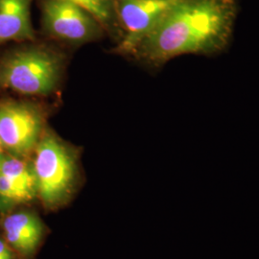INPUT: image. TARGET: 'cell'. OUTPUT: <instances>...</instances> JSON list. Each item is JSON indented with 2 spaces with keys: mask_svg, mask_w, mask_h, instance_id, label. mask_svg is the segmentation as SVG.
<instances>
[{
  "mask_svg": "<svg viewBox=\"0 0 259 259\" xmlns=\"http://www.w3.org/2000/svg\"><path fill=\"white\" fill-rule=\"evenodd\" d=\"M234 18L232 0H182L134 53L157 66L180 55L220 53L230 42Z\"/></svg>",
  "mask_w": 259,
  "mask_h": 259,
  "instance_id": "obj_1",
  "label": "cell"
},
{
  "mask_svg": "<svg viewBox=\"0 0 259 259\" xmlns=\"http://www.w3.org/2000/svg\"><path fill=\"white\" fill-rule=\"evenodd\" d=\"M60 57L42 48L16 51L0 62V85L29 95L53 93L60 81Z\"/></svg>",
  "mask_w": 259,
  "mask_h": 259,
  "instance_id": "obj_2",
  "label": "cell"
},
{
  "mask_svg": "<svg viewBox=\"0 0 259 259\" xmlns=\"http://www.w3.org/2000/svg\"><path fill=\"white\" fill-rule=\"evenodd\" d=\"M34 172L37 195L48 207L63 204L71 193L77 173L76 157L60 139L49 132L36 146Z\"/></svg>",
  "mask_w": 259,
  "mask_h": 259,
  "instance_id": "obj_3",
  "label": "cell"
},
{
  "mask_svg": "<svg viewBox=\"0 0 259 259\" xmlns=\"http://www.w3.org/2000/svg\"><path fill=\"white\" fill-rule=\"evenodd\" d=\"M44 118L36 106L29 103L0 105V142L12 156H24L36 148L41 137Z\"/></svg>",
  "mask_w": 259,
  "mask_h": 259,
  "instance_id": "obj_4",
  "label": "cell"
},
{
  "mask_svg": "<svg viewBox=\"0 0 259 259\" xmlns=\"http://www.w3.org/2000/svg\"><path fill=\"white\" fill-rule=\"evenodd\" d=\"M41 20L50 36L73 44L93 40L103 27L87 10L67 0H44Z\"/></svg>",
  "mask_w": 259,
  "mask_h": 259,
  "instance_id": "obj_5",
  "label": "cell"
},
{
  "mask_svg": "<svg viewBox=\"0 0 259 259\" xmlns=\"http://www.w3.org/2000/svg\"><path fill=\"white\" fill-rule=\"evenodd\" d=\"M182 0H114L115 12L125 36L121 50L135 52L139 44L148 36Z\"/></svg>",
  "mask_w": 259,
  "mask_h": 259,
  "instance_id": "obj_6",
  "label": "cell"
},
{
  "mask_svg": "<svg viewBox=\"0 0 259 259\" xmlns=\"http://www.w3.org/2000/svg\"><path fill=\"white\" fill-rule=\"evenodd\" d=\"M3 230L10 247L25 256L37 250L45 231L39 218L29 211H19L7 216L3 221Z\"/></svg>",
  "mask_w": 259,
  "mask_h": 259,
  "instance_id": "obj_7",
  "label": "cell"
},
{
  "mask_svg": "<svg viewBox=\"0 0 259 259\" xmlns=\"http://www.w3.org/2000/svg\"><path fill=\"white\" fill-rule=\"evenodd\" d=\"M31 0H0V42L33 39Z\"/></svg>",
  "mask_w": 259,
  "mask_h": 259,
  "instance_id": "obj_8",
  "label": "cell"
},
{
  "mask_svg": "<svg viewBox=\"0 0 259 259\" xmlns=\"http://www.w3.org/2000/svg\"><path fill=\"white\" fill-rule=\"evenodd\" d=\"M0 174L27 195L30 201L37 196V180L34 168L19 157L3 155L0 158Z\"/></svg>",
  "mask_w": 259,
  "mask_h": 259,
  "instance_id": "obj_9",
  "label": "cell"
},
{
  "mask_svg": "<svg viewBox=\"0 0 259 259\" xmlns=\"http://www.w3.org/2000/svg\"><path fill=\"white\" fill-rule=\"evenodd\" d=\"M92 14L103 27L112 29L118 23L114 0H67Z\"/></svg>",
  "mask_w": 259,
  "mask_h": 259,
  "instance_id": "obj_10",
  "label": "cell"
},
{
  "mask_svg": "<svg viewBox=\"0 0 259 259\" xmlns=\"http://www.w3.org/2000/svg\"><path fill=\"white\" fill-rule=\"evenodd\" d=\"M0 199L7 204H18L30 201L27 195L0 174Z\"/></svg>",
  "mask_w": 259,
  "mask_h": 259,
  "instance_id": "obj_11",
  "label": "cell"
},
{
  "mask_svg": "<svg viewBox=\"0 0 259 259\" xmlns=\"http://www.w3.org/2000/svg\"><path fill=\"white\" fill-rule=\"evenodd\" d=\"M0 259H14V253L9 244L2 239H0Z\"/></svg>",
  "mask_w": 259,
  "mask_h": 259,
  "instance_id": "obj_12",
  "label": "cell"
},
{
  "mask_svg": "<svg viewBox=\"0 0 259 259\" xmlns=\"http://www.w3.org/2000/svg\"><path fill=\"white\" fill-rule=\"evenodd\" d=\"M4 154H3V147H2V145H1V142H0V158L2 157Z\"/></svg>",
  "mask_w": 259,
  "mask_h": 259,
  "instance_id": "obj_13",
  "label": "cell"
}]
</instances>
